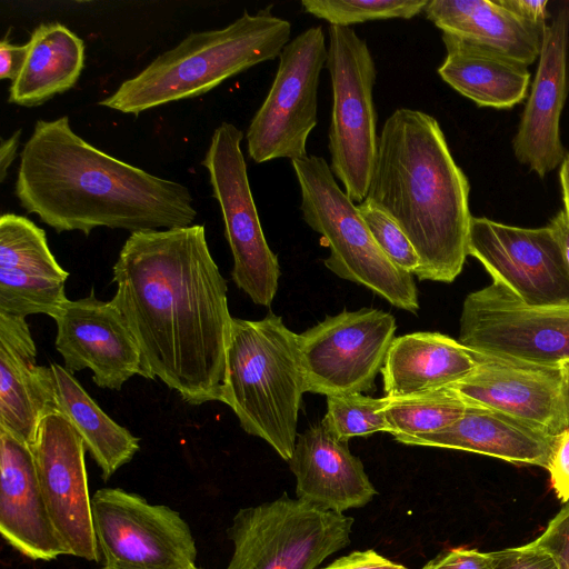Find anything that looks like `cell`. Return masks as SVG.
<instances>
[{
  "instance_id": "obj_20",
  "label": "cell",
  "mask_w": 569,
  "mask_h": 569,
  "mask_svg": "<svg viewBox=\"0 0 569 569\" xmlns=\"http://www.w3.org/2000/svg\"><path fill=\"white\" fill-rule=\"evenodd\" d=\"M0 533L21 555L50 561L67 551L51 521L31 447L0 429Z\"/></svg>"
},
{
  "instance_id": "obj_24",
  "label": "cell",
  "mask_w": 569,
  "mask_h": 569,
  "mask_svg": "<svg viewBox=\"0 0 569 569\" xmlns=\"http://www.w3.org/2000/svg\"><path fill=\"white\" fill-rule=\"evenodd\" d=\"M480 355L440 332H413L393 339L381 369L387 397L450 387L468 377Z\"/></svg>"
},
{
  "instance_id": "obj_36",
  "label": "cell",
  "mask_w": 569,
  "mask_h": 569,
  "mask_svg": "<svg viewBox=\"0 0 569 569\" xmlns=\"http://www.w3.org/2000/svg\"><path fill=\"white\" fill-rule=\"evenodd\" d=\"M422 569H493V566L488 552L459 547L441 552Z\"/></svg>"
},
{
  "instance_id": "obj_2",
  "label": "cell",
  "mask_w": 569,
  "mask_h": 569,
  "mask_svg": "<svg viewBox=\"0 0 569 569\" xmlns=\"http://www.w3.org/2000/svg\"><path fill=\"white\" fill-rule=\"evenodd\" d=\"M14 194L58 233L171 229L197 217L188 187L93 147L72 130L68 116L34 123L20 153Z\"/></svg>"
},
{
  "instance_id": "obj_32",
  "label": "cell",
  "mask_w": 569,
  "mask_h": 569,
  "mask_svg": "<svg viewBox=\"0 0 569 569\" xmlns=\"http://www.w3.org/2000/svg\"><path fill=\"white\" fill-rule=\"evenodd\" d=\"M357 206L372 238L383 253L398 268L415 274L419 269L420 259L399 224L368 198Z\"/></svg>"
},
{
  "instance_id": "obj_23",
  "label": "cell",
  "mask_w": 569,
  "mask_h": 569,
  "mask_svg": "<svg viewBox=\"0 0 569 569\" xmlns=\"http://www.w3.org/2000/svg\"><path fill=\"white\" fill-rule=\"evenodd\" d=\"M553 437L500 411L467 405L463 415L448 428L400 442L463 450L546 468Z\"/></svg>"
},
{
  "instance_id": "obj_8",
  "label": "cell",
  "mask_w": 569,
  "mask_h": 569,
  "mask_svg": "<svg viewBox=\"0 0 569 569\" xmlns=\"http://www.w3.org/2000/svg\"><path fill=\"white\" fill-rule=\"evenodd\" d=\"M326 68L332 89L330 169L355 202L367 198L378 136L376 63L365 39L350 27L329 26Z\"/></svg>"
},
{
  "instance_id": "obj_11",
  "label": "cell",
  "mask_w": 569,
  "mask_h": 569,
  "mask_svg": "<svg viewBox=\"0 0 569 569\" xmlns=\"http://www.w3.org/2000/svg\"><path fill=\"white\" fill-rule=\"evenodd\" d=\"M92 521L103 569H190L197 546L180 513L120 488L91 498Z\"/></svg>"
},
{
  "instance_id": "obj_43",
  "label": "cell",
  "mask_w": 569,
  "mask_h": 569,
  "mask_svg": "<svg viewBox=\"0 0 569 569\" xmlns=\"http://www.w3.org/2000/svg\"><path fill=\"white\" fill-rule=\"evenodd\" d=\"M561 373L563 379V386H565V393H566V400L569 411V362L563 363L561 367Z\"/></svg>"
},
{
  "instance_id": "obj_29",
  "label": "cell",
  "mask_w": 569,
  "mask_h": 569,
  "mask_svg": "<svg viewBox=\"0 0 569 569\" xmlns=\"http://www.w3.org/2000/svg\"><path fill=\"white\" fill-rule=\"evenodd\" d=\"M387 397V396H385ZM467 405L451 388L387 397L385 408L389 433L401 440L433 433L455 423L465 412Z\"/></svg>"
},
{
  "instance_id": "obj_34",
  "label": "cell",
  "mask_w": 569,
  "mask_h": 569,
  "mask_svg": "<svg viewBox=\"0 0 569 569\" xmlns=\"http://www.w3.org/2000/svg\"><path fill=\"white\" fill-rule=\"evenodd\" d=\"M488 553L493 569H559L549 553L531 542Z\"/></svg>"
},
{
  "instance_id": "obj_26",
  "label": "cell",
  "mask_w": 569,
  "mask_h": 569,
  "mask_svg": "<svg viewBox=\"0 0 569 569\" xmlns=\"http://www.w3.org/2000/svg\"><path fill=\"white\" fill-rule=\"evenodd\" d=\"M447 54L438 74L479 107L510 109L528 97V67L456 36H441Z\"/></svg>"
},
{
  "instance_id": "obj_40",
  "label": "cell",
  "mask_w": 569,
  "mask_h": 569,
  "mask_svg": "<svg viewBox=\"0 0 569 569\" xmlns=\"http://www.w3.org/2000/svg\"><path fill=\"white\" fill-rule=\"evenodd\" d=\"M21 129L14 131L12 136L7 139H1L0 142V181L3 182L8 169L14 161L18 154V147L20 143Z\"/></svg>"
},
{
  "instance_id": "obj_5",
  "label": "cell",
  "mask_w": 569,
  "mask_h": 569,
  "mask_svg": "<svg viewBox=\"0 0 569 569\" xmlns=\"http://www.w3.org/2000/svg\"><path fill=\"white\" fill-rule=\"evenodd\" d=\"M305 392L298 335L282 318L272 312L261 320L232 318L220 401L248 435L264 440L286 461L296 447Z\"/></svg>"
},
{
  "instance_id": "obj_22",
  "label": "cell",
  "mask_w": 569,
  "mask_h": 569,
  "mask_svg": "<svg viewBox=\"0 0 569 569\" xmlns=\"http://www.w3.org/2000/svg\"><path fill=\"white\" fill-rule=\"evenodd\" d=\"M52 411L50 367L37 363L26 318L0 313V429L31 446L41 419Z\"/></svg>"
},
{
  "instance_id": "obj_1",
  "label": "cell",
  "mask_w": 569,
  "mask_h": 569,
  "mask_svg": "<svg viewBox=\"0 0 569 569\" xmlns=\"http://www.w3.org/2000/svg\"><path fill=\"white\" fill-rule=\"evenodd\" d=\"M111 299L150 379L193 406L220 401L232 317L203 224L131 232L112 268Z\"/></svg>"
},
{
  "instance_id": "obj_18",
  "label": "cell",
  "mask_w": 569,
  "mask_h": 569,
  "mask_svg": "<svg viewBox=\"0 0 569 569\" xmlns=\"http://www.w3.org/2000/svg\"><path fill=\"white\" fill-rule=\"evenodd\" d=\"M569 4L547 24L530 93L512 141L517 160L543 178L566 158L560 119L568 94Z\"/></svg>"
},
{
  "instance_id": "obj_14",
  "label": "cell",
  "mask_w": 569,
  "mask_h": 569,
  "mask_svg": "<svg viewBox=\"0 0 569 569\" xmlns=\"http://www.w3.org/2000/svg\"><path fill=\"white\" fill-rule=\"evenodd\" d=\"M468 256L527 305H569V270L549 226L521 228L472 217Z\"/></svg>"
},
{
  "instance_id": "obj_10",
  "label": "cell",
  "mask_w": 569,
  "mask_h": 569,
  "mask_svg": "<svg viewBox=\"0 0 569 569\" xmlns=\"http://www.w3.org/2000/svg\"><path fill=\"white\" fill-rule=\"evenodd\" d=\"M327 57L320 26L302 31L282 49L270 90L247 130L248 154L254 162L308 156L307 141L318 123V86Z\"/></svg>"
},
{
  "instance_id": "obj_12",
  "label": "cell",
  "mask_w": 569,
  "mask_h": 569,
  "mask_svg": "<svg viewBox=\"0 0 569 569\" xmlns=\"http://www.w3.org/2000/svg\"><path fill=\"white\" fill-rule=\"evenodd\" d=\"M459 341L479 353L561 367L569 362V305L530 306L492 282L466 297Z\"/></svg>"
},
{
  "instance_id": "obj_7",
  "label": "cell",
  "mask_w": 569,
  "mask_h": 569,
  "mask_svg": "<svg viewBox=\"0 0 569 569\" xmlns=\"http://www.w3.org/2000/svg\"><path fill=\"white\" fill-rule=\"evenodd\" d=\"M353 519L298 498L240 509L228 529L226 569H315L350 543Z\"/></svg>"
},
{
  "instance_id": "obj_37",
  "label": "cell",
  "mask_w": 569,
  "mask_h": 569,
  "mask_svg": "<svg viewBox=\"0 0 569 569\" xmlns=\"http://www.w3.org/2000/svg\"><path fill=\"white\" fill-rule=\"evenodd\" d=\"M322 569H408L393 562L372 549L356 550L340 557Z\"/></svg>"
},
{
  "instance_id": "obj_44",
  "label": "cell",
  "mask_w": 569,
  "mask_h": 569,
  "mask_svg": "<svg viewBox=\"0 0 569 569\" xmlns=\"http://www.w3.org/2000/svg\"><path fill=\"white\" fill-rule=\"evenodd\" d=\"M190 569H199L197 566L191 567Z\"/></svg>"
},
{
  "instance_id": "obj_15",
  "label": "cell",
  "mask_w": 569,
  "mask_h": 569,
  "mask_svg": "<svg viewBox=\"0 0 569 569\" xmlns=\"http://www.w3.org/2000/svg\"><path fill=\"white\" fill-rule=\"evenodd\" d=\"M54 529L68 556L100 561L84 462L86 447L59 411L46 415L30 446Z\"/></svg>"
},
{
  "instance_id": "obj_16",
  "label": "cell",
  "mask_w": 569,
  "mask_h": 569,
  "mask_svg": "<svg viewBox=\"0 0 569 569\" xmlns=\"http://www.w3.org/2000/svg\"><path fill=\"white\" fill-rule=\"evenodd\" d=\"M53 320L56 349L72 375L90 369L93 382L110 390H120L136 375L150 379L140 347L112 300H99L92 291L68 300Z\"/></svg>"
},
{
  "instance_id": "obj_28",
  "label": "cell",
  "mask_w": 569,
  "mask_h": 569,
  "mask_svg": "<svg viewBox=\"0 0 569 569\" xmlns=\"http://www.w3.org/2000/svg\"><path fill=\"white\" fill-rule=\"evenodd\" d=\"M49 367L56 410L73 426L101 477L109 479L134 457L140 439L112 420L64 367Z\"/></svg>"
},
{
  "instance_id": "obj_4",
  "label": "cell",
  "mask_w": 569,
  "mask_h": 569,
  "mask_svg": "<svg viewBox=\"0 0 569 569\" xmlns=\"http://www.w3.org/2000/svg\"><path fill=\"white\" fill-rule=\"evenodd\" d=\"M291 23L270 7L221 29L192 32L124 80L99 104L123 113L201 96L230 77L273 60L290 41Z\"/></svg>"
},
{
  "instance_id": "obj_9",
  "label": "cell",
  "mask_w": 569,
  "mask_h": 569,
  "mask_svg": "<svg viewBox=\"0 0 569 569\" xmlns=\"http://www.w3.org/2000/svg\"><path fill=\"white\" fill-rule=\"evenodd\" d=\"M242 139L240 129L222 122L213 131L201 164L208 170L221 210L233 258L232 280L256 305L270 307L280 267L260 223L240 146Z\"/></svg>"
},
{
  "instance_id": "obj_25",
  "label": "cell",
  "mask_w": 569,
  "mask_h": 569,
  "mask_svg": "<svg viewBox=\"0 0 569 569\" xmlns=\"http://www.w3.org/2000/svg\"><path fill=\"white\" fill-rule=\"evenodd\" d=\"M422 12L442 33L526 67L539 58L543 30L526 22L498 0H431Z\"/></svg>"
},
{
  "instance_id": "obj_31",
  "label": "cell",
  "mask_w": 569,
  "mask_h": 569,
  "mask_svg": "<svg viewBox=\"0 0 569 569\" xmlns=\"http://www.w3.org/2000/svg\"><path fill=\"white\" fill-rule=\"evenodd\" d=\"M428 0H302L303 10L330 26L350 27L373 20L411 19Z\"/></svg>"
},
{
  "instance_id": "obj_19",
  "label": "cell",
  "mask_w": 569,
  "mask_h": 569,
  "mask_svg": "<svg viewBox=\"0 0 569 569\" xmlns=\"http://www.w3.org/2000/svg\"><path fill=\"white\" fill-rule=\"evenodd\" d=\"M69 277L51 252L46 231L27 217H0V313L54 319L69 300Z\"/></svg>"
},
{
  "instance_id": "obj_21",
  "label": "cell",
  "mask_w": 569,
  "mask_h": 569,
  "mask_svg": "<svg viewBox=\"0 0 569 569\" xmlns=\"http://www.w3.org/2000/svg\"><path fill=\"white\" fill-rule=\"evenodd\" d=\"M288 463L296 477L297 498L323 510L343 513L366 506L377 495L348 442L333 437L322 422L298 435Z\"/></svg>"
},
{
  "instance_id": "obj_35",
  "label": "cell",
  "mask_w": 569,
  "mask_h": 569,
  "mask_svg": "<svg viewBox=\"0 0 569 569\" xmlns=\"http://www.w3.org/2000/svg\"><path fill=\"white\" fill-rule=\"evenodd\" d=\"M546 469L551 487L561 502H569V428L553 437Z\"/></svg>"
},
{
  "instance_id": "obj_41",
  "label": "cell",
  "mask_w": 569,
  "mask_h": 569,
  "mask_svg": "<svg viewBox=\"0 0 569 569\" xmlns=\"http://www.w3.org/2000/svg\"><path fill=\"white\" fill-rule=\"evenodd\" d=\"M553 231L561 248L566 266L569 270V221L563 211H559L548 224Z\"/></svg>"
},
{
  "instance_id": "obj_17",
  "label": "cell",
  "mask_w": 569,
  "mask_h": 569,
  "mask_svg": "<svg viewBox=\"0 0 569 569\" xmlns=\"http://www.w3.org/2000/svg\"><path fill=\"white\" fill-rule=\"evenodd\" d=\"M479 355L477 368L450 386L466 405L500 411L551 436L569 428L560 367Z\"/></svg>"
},
{
  "instance_id": "obj_13",
  "label": "cell",
  "mask_w": 569,
  "mask_h": 569,
  "mask_svg": "<svg viewBox=\"0 0 569 569\" xmlns=\"http://www.w3.org/2000/svg\"><path fill=\"white\" fill-rule=\"evenodd\" d=\"M396 329L391 313L362 308L327 317L299 333L307 392L328 397L370 390Z\"/></svg>"
},
{
  "instance_id": "obj_3",
  "label": "cell",
  "mask_w": 569,
  "mask_h": 569,
  "mask_svg": "<svg viewBox=\"0 0 569 569\" xmlns=\"http://www.w3.org/2000/svg\"><path fill=\"white\" fill-rule=\"evenodd\" d=\"M470 184L439 122L399 108L386 120L367 198L402 229L420 259V280L452 282L468 256Z\"/></svg>"
},
{
  "instance_id": "obj_27",
  "label": "cell",
  "mask_w": 569,
  "mask_h": 569,
  "mask_svg": "<svg viewBox=\"0 0 569 569\" xmlns=\"http://www.w3.org/2000/svg\"><path fill=\"white\" fill-rule=\"evenodd\" d=\"M28 43L27 59L9 87L8 101L37 107L74 87L84 66V42L54 21L39 24Z\"/></svg>"
},
{
  "instance_id": "obj_6",
  "label": "cell",
  "mask_w": 569,
  "mask_h": 569,
  "mask_svg": "<svg viewBox=\"0 0 569 569\" xmlns=\"http://www.w3.org/2000/svg\"><path fill=\"white\" fill-rule=\"evenodd\" d=\"M291 163L301 191L303 220L330 248L325 266L392 306L416 312L419 301L412 274L398 268L379 248L358 206L338 186L329 163L313 154Z\"/></svg>"
},
{
  "instance_id": "obj_39",
  "label": "cell",
  "mask_w": 569,
  "mask_h": 569,
  "mask_svg": "<svg viewBox=\"0 0 569 569\" xmlns=\"http://www.w3.org/2000/svg\"><path fill=\"white\" fill-rule=\"evenodd\" d=\"M526 22L545 30L548 17L547 0H498Z\"/></svg>"
},
{
  "instance_id": "obj_38",
  "label": "cell",
  "mask_w": 569,
  "mask_h": 569,
  "mask_svg": "<svg viewBox=\"0 0 569 569\" xmlns=\"http://www.w3.org/2000/svg\"><path fill=\"white\" fill-rule=\"evenodd\" d=\"M29 43L14 44L8 33L0 42V79L16 80L27 59Z\"/></svg>"
},
{
  "instance_id": "obj_30",
  "label": "cell",
  "mask_w": 569,
  "mask_h": 569,
  "mask_svg": "<svg viewBox=\"0 0 569 569\" xmlns=\"http://www.w3.org/2000/svg\"><path fill=\"white\" fill-rule=\"evenodd\" d=\"M387 397L373 398L362 393L327 397V413L322 425L337 439L348 442L353 437L389 432L385 408Z\"/></svg>"
},
{
  "instance_id": "obj_42",
  "label": "cell",
  "mask_w": 569,
  "mask_h": 569,
  "mask_svg": "<svg viewBox=\"0 0 569 569\" xmlns=\"http://www.w3.org/2000/svg\"><path fill=\"white\" fill-rule=\"evenodd\" d=\"M559 179L561 184L563 212L569 221V154L560 164Z\"/></svg>"
},
{
  "instance_id": "obj_33",
  "label": "cell",
  "mask_w": 569,
  "mask_h": 569,
  "mask_svg": "<svg viewBox=\"0 0 569 569\" xmlns=\"http://www.w3.org/2000/svg\"><path fill=\"white\" fill-rule=\"evenodd\" d=\"M531 543L549 553L559 569H569V502L548 522Z\"/></svg>"
}]
</instances>
